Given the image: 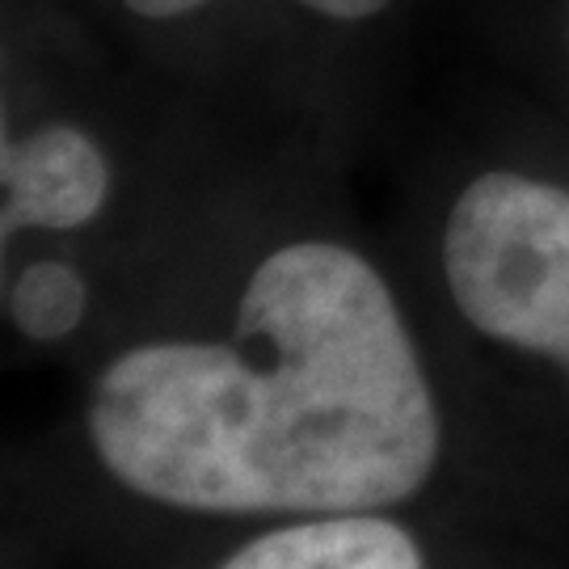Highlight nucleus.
Listing matches in <instances>:
<instances>
[{
	"mask_svg": "<svg viewBox=\"0 0 569 569\" xmlns=\"http://www.w3.org/2000/svg\"><path fill=\"white\" fill-rule=\"evenodd\" d=\"M350 164L326 140H258L68 367L56 465L110 531L186 552L308 515L536 489L388 228L359 211Z\"/></svg>",
	"mask_w": 569,
	"mask_h": 569,
	"instance_id": "nucleus-1",
	"label": "nucleus"
},
{
	"mask_svg": "<svg viewBox=\"0 0 569 569\" xmlns=\"http://www.w3.org/2000/svg\"><path fill=\"white\" fill-rule=\"evenodd\" d=\"M0 60V296L34 326L102 333L266 131L140 72L72 0H4Z\"/></svg>",
	"mask_w": 569,
	"mask_h": 569,
	"instance_id": "nucleus-2",
	"label": "nucleus"
},
{
	"mask_svg": "<svg viewBox=\"0 0 569 569\" xmlns=\"http://www.w3.org/2000/svg\"><path fill=\"white\" fill-rule=\"evenodd\" d=\"M385 228L498 451L569 502V131L493 81L413 148Z\"/></svg>",
	"mask_w": 569,
	"mask_h": 569,
	"instance_id": "nucleus-3",
	"label": "nucleus"
},
{
	"mask_svg": "<svg viewBox=\"0 0 569 569\" xmlns=\"http://www.w3.org/2000/svg\"><path fill=\"white\" fill-rule=\"evenodd\" d=\"M122 60L237 127L359 148L443 0H72Z\"/></svg>",
	"mask_w": 569,
	"mask_h": 569,
	"instance_id": "nucleus-4",
	"label": "nucleus"
},
{
	"mask_svg": "<svg viewBox=\"0 0 569 569\" xmlns=\"http://www.w3.org/2000/svg\"><path fill=\"white\" fill-rule=\"evenodd\" d=\"M173 569H569V507L519 486L308 515L169 557Z\"/></svg>",
	"mask_w": 569,
	"mask_h": 569,
	"instance_id": "nucleus-5",
	"label": "nucleus"
},
{
	"mask_svg": "<svg viewBox=\"0 0 569 569\" xmlns=\"http://www.w3.org/2000/svg\"><path fill=\"white\" fill-rule=\"evenodd\" d=\"M493 81L569 131V0H460Z\"/></svg>",
	"mask_w": 569,
	"mask_h": 569,
	"instance_id": "nucleus-6",
	"label": "nucleus"
}]
</instances>
